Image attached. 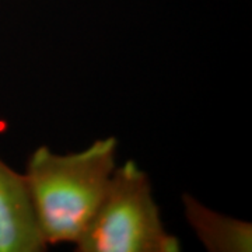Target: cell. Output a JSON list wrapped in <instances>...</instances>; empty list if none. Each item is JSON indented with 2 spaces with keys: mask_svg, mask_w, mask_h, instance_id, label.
Here are the masks:
<instances>
[{
  "mask_svg": "<svg viewBox=\"0 0 252 252\" xmlns=\"http://www.w3.org/2000/svg\"><path fill=\"white\" fill-rule=\"evenodd\" d=\"M117 150V139L109 136L77 153L56 154L41 146L30 156L23 175L46 245L77 241L108 189Z\"/></svg>",
  "mask_w": 252,
  "mask_h": 252,
  "instance_id": "obj_1",
  "label": "cell"
},
{
  "mask_svg": "<svg viewBox=\"0 0 252 252\" xmlns=\"http://www.w3.org/2000/svg\"><path fill=\"white\" fill-rule=\"evenodd\" d=\"M79 252H178L162 224L147 174L133 160L115 167L104 198L74 243Z\"/></svg>",
  "mask_w": 252,
  "mask_h": 252,
  "instance_id": "obj_2",
  "label": "cell"
},
{
  "mask_svg": "<svg viewBox=\"0 0 252 252\" xmlns=\"http://www.w3.org/2000/svg\"><path fill=\"white\" fill-rule=\"evenodd\" d=\"M46 247L24 175L0 158V252H41Z\"/></svg>",
  "mask_w": 252,
  "mask_h": 252,
  "instance_id": "obj_3",
  "label": "cell"
},
{
  "mask_svg": "<svg viewBox=\"0 0 252 252\" xmlns=\"http://www.w3.org/2000/svg\"><path fill=\"white\" fill-rule=\"evenodd\" d=\"M189 225L209 251L250 252L252 250L251 223L240 221L213 212L189 195L184 196Z\"/></svg>",
  "mask_w": 252,
  "mask_h": 252,
  "instance_id": "obj_4",
  "label": "cell"
}]
</instances>
